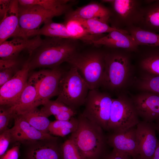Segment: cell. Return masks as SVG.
I'll return each instance as SVG.
<instances>
[{
	"label": "cell",
	"mask_w": 159,
	"mask_h": 159,
	"mask_svg": "<svg viewBox=\"0 0 159 159\" xmlns=\"http://www.w3.org/2000/svg\"><path fill=\"white\" fill-rule=\"evenodd\" d=\"M18 0H12L4 17L0 20V44L11 37H22L19 25Z\"/></svg>",
	"instance_id": "18"
},
{
	"label": "cell",
	"mask_w": 159,
	"mask_h": 159,
	"mask_svg": "<svg viewBox=\"0 0 159 159\" xmlns=\"http://www.w3.org/2000/svg\"><path fill=\"white\" fill-rule=\"evenodd\" d=\"M132 157L127 154L114 149L112 151L105 156L103 159H132Z\"/></svg>",
	"instance_id": "39"
},
{
	"label": "cell",
	"mask_w": 159,
	"mask_h": 159,
	"mask_svg": "<svg viewBox=\"0 0 159 159\" xmlns=\"http://www.w3.org/2000/svg\"><path fill=\"white\" fill-rule=\"evenodd\" d=\"M64 72L59 66L45 70L39 85L37 95L34 108L42 105L51 97L58 96L59 81Z\"/></svg>",
	"instance_id": "14"
},
{
	"label": "cell",
	"mask_w": 159,
	"mask_h": 159,
	"mask_svg": "<svg viewBox=\"0 0 159 159\" xmlns=\"http://www.w3.org/2000/svg\"><path fill=\"white\" fill-rule=\"evenodd\" d=\"M67 19V18H65ZM79 22L91 35H99L104 33L120 30L110 26L108 24L96 19H84L78 18L68 19Z\"/></svg>",
	"instance_id": "27"
},
{
	"label": "cell",
	"mask_w": 159,
	"mask_h": 159,
	"mask_svg": "<svg viewBox=\"0 0 159 159\" xmlns=\"http://www.w3.org/2000/svg\"><path fill=\"white\" fill-rule=\"evenodd\" d=\"M138 116L132 101L122 96L113 98L107 130L125 132L139 122Z\"/></svg>",
	"instance_id": "7"
},
{
	"label": "cell",
	"mask_w": 159,
	"mask_h": 159,
	"mask_svg": "<svg viewBox=\"0 0 159 159\" xmlns=\"http://www.w3.org/2000/svg\"><path fill=\"white\" fill-rule=\"evenodd\" d=\"M102 2L110 4L113 11L111 18L113 17L112 27L124 30L136 24L142 7V1L137 0H106Z\"/></svg>",
	"instance_id": "9"
},
{
	"label": "cell",
	"mask_w": 159,
	"mask_h": 159,
	"mask_svg": "<svg viewBox=\"0 0 159 159\" xmlns=\"http://www.w3.org/2000/svg\"><path fill=\"white\" fill-rule=\"evenodd\" d=\"M30 71L26 60L12 78L0 87V105L11 107L16 103L26 85Z\"/></svg>",
	"instance_id": "10"
},
{
	"label": "cell",
	"mask_w": 159,
	"mask_h": 159,
	"mask_svg": "<svg viewBox=\"0 0 159 159\" xmlns=\"http://www.w3.org/2000/svg\"><path fill=\"white\" fill-rule=\"evenodd\" d=\"M11 141V137L10 129L0 134V156L6 151Z\"/></svg>",
	"instance_id": "35"
},
{
	"label": "cell",
	"mask_w": 159,
	"mask_h": 159,
	"mask_svg": "<svg viewBox=\"0 0 159 159\" xmlns=\"http://www.w3.org/2000/svg\"><path fill=\"white\" fill-rule=\"evenodd\" d=\"M12 0H0V18L1 20L4 17L9 9Z\"/></svg>",
	"instance_id": "40"
},
{
	"label": "cell",
	"mask_w": 159,
	"mask_h": 159,
	"mask_svg": "<svg viewBox=\"0 0 159 159\" xmlns=\"http://www.w3.org/2000/svg\"><path fill=\"white\" fill-rule=\"evenodd\" d=\"M79 121L77 118L72 117L68 121L56 120L51 122L49 133L57 136L64 137L75 132L77 129Z\"/></svg>",
	"instance_id": "25"
},
{
	"label": "cell",
	"mask_w": 159,
	"mask_h": 159,
	"mask_svg": "<svg viewBox=\"0 0 159 159\" xmlns=\"http://www.w3.org/2000/svg\"><path fill=\"white\" fill-rule=\"evenodd\" d=\"M19 148V145L14 146L0 156V159H18Z\"/></svg>",
	"instance_id": "38"
},
{
	"label": "cell",
	"mask_w": 159,
	"mask_h": 159,
	"mask_svg": "<svg viewBox=\"0 0 159 159\" xmlns=\"http://www.w3.org/2000/svg\"><path fill=\"white\" fill-rule=\"evenodd\" d=\"M132 159H142L139 155H137V156L132 157Z\"/></svg>",
	"instance_id": "43"
},
{
	"label": "cell",
	"mask_w": 159,
	"mask_h": 159,
	"mask_svg": "<svg viewBox=\"0 0 159 159\" xmlns=\"http://www.w3.org/2000/svg\"><path fill=\"white\" fill-rule=\"evenodd\" d=\"M77 118L78 128L69 139L74 143L83 159H99L107 144L103 129L82 113Z\"/></svg>",
	"instance_id": "2"
},
{
	"label": "cell",
	"mask_w": 159,
	"mask_h": 159,
	"mask_svg": "<svg viewBox=\"0 0 159 159\" xmlns=\"http://www.w3.org/2000/svg\"><path fill=\"white\" fill-rule=\"evenodd\" d=\"M90 90L77 69L71 66L61 77L57 100L76 110L84 105Z\"/></svg>",
	"instance_id": "4"
},
{
	"label": "cell",
	"mask_w": 159,
	"mask_h": 159,
	"mask_svg": "<svg viewBox=\"0 0 159 159\" xmlns=\"http://www.w3.org/2000/svg\"><path fill=\"white\" fill-rule=\"evenodd\" d=\"M138 87L142 90L159 96V75L149 74L142 78Z\"/></svg>",
	"instance_id": "31"
},
{
	"label": "cell",
	"mask_w": 159,
	"mask_h": 159,
	"mask_svg": "<svg viewBox=\"0 0 159 159\" xmlns=\"http://www.w3.org/2000/svg\"><path fill=\"white\" fill-rule=\"evenodd\" d=\"M42 105L40 110L42 114L47 117L51 115L55 116L64 111L74 110L57 99L55 100H48Z\"/></svg>",
	"instance_id": "30"
},
{
	"label": "cell",
	"mask_w": 159,
	"mask_h": 159,
	"mask_svg": "<svg viewBox=\"0 0 159 159\" xmlns=\"http://www.w3.org/2000/svg\"><path fill=\"white\" fill-rule=\"evenodd\" d=\"M21 5H38L45 9H56L72 0H18Z\"/></svg>",
	"instance_id": "32"
},
{
	"label": "cell",
	"mask_w": 159,
	"mask_h": 159,
	"mask_svg": "<svg viewBox=\"0 0 159 159\" xmlns=\"http://www.w3.org/2000/svg\"><path fill=\"white\" fill-rule=\"evenodd\" d=\"M43 35L47 37H58L74 39L63 23L53 22L52 19L46 21L42 27L30 32L28 38L36 36Z\"/></svg>",
	"instance_id": "23"
},
{
	"label": "cell",
	"mask_w": 159,
	"mask_h": 159,
	"mask_svg": "<svg viewBox=\"0 0 159 159\" xmlns=\"http://www.w3.org/2000/svg\"><path fill=\"white\" fill-rule=\"evenodd\" d=\"M105 67L100 87L113 91L126 83L130 69L128 57L117 52H105Z\"/></svg>",
	"instance_id": "6"
},
{
	"label": "cell",
	"mask_w": 159,
	"mask_h": 159,
	"mask_svg": "<svg viewBox=\"0 0 159 159\" xmlns=\"http://www.w3.org/2000/svg\"><path fill=\"white\" fill-rule=\"evenodd\" d=\"M95 45H104L112 48L127 50H136L138 46L133 37L126 30L120 29L111 32L107 35L92 42Z\"/></svg>",
	"instance_id": "19"
},
{
	"label": "cell",
	"mask_w": 159,
	"mask_h": 159,
	"mask_svg": "<svg viewBox=\"0 0 159 159\" xmlns=\"http://www.w3.org/2000/svg\"><path fill=\"white\" fill-rule=\"evenodd\" d=\"M45 72V70H40L29 76L26 85L17 102L14 105L9 107L14 114H22L34 108L39 85Z\"/></svg>",
	"instance_id": "12"
},
{
	"label": "cell",
	"mask_w": 159,
	"mask_h": 159,
	"mask_svg": "<svg viewBox=\"0 0 159 159\" xmlns=\"http://www.w3.org/2000/svg\"><path fill=\"white\" fill-rule=\"evenodd\" d=\"M19 115L38 130L44 133H49V127L51 122L37 107Z\"/></svg>",
	"instance_id": "26"
},
{
	"label": "cell",
	"mask_w": 159,
	"mask_h": 159,
	"mask_svg": "<svg viewBox=\"0 0 159 159\" xmlns=\"http://www.w3.org/2000/svg\"><path fill=\"white\" fill-rule=\"evenodd\" d=\"M62 159H83L73 142L69 139L61 145Z\"/></svg>",
	"instance_id": "33"
},
{
	"label": "cell",
	"mask_w": 159,
	"mask_h": 159,
	"mask_svg": "<svg viewBox=\"0 0 159 159\" xmlns=\"http://www.w3.org/2000/svg\"><path fill=\"white\" fill-rule=\"evenodd\" d=\"M150 47L152 51L142 60L140 65L149 74L159 75V47Z\"/></svg>",
	"instance_id": "29"
},
{
	"label": "cell",
	"mask_w": 159,
	"mask_h": 159,
	"mask_svg": "<svg viewBox=\"0 0 159 159\" xmlns=\"http://www.w3.org/2000/svg\"><path fill=\"white\" fill-rule=\"evenodd\" d=\"M112 100L108 93L98 89L90 90L82 114L103 130H107Z\"/></svg>",
	"instance_id": "8"
},
{
	"label": "cell",
	"mask_w": 159,
	"mask_h": 159,
	"mask_svg": "<svg viewBox=\"0 0 159 159\" xmlns=\"http://www.w3.org/2000/svg\"><path fill=\"white\" fill-rule=\"evenodd\" d=\"M105 52L93 50L77 52L67 63L75 67L90 90L100 87L105 67Z\"/></svg>",
	"instance_id": "3"
},
{
	"label": "cell",
	"mask_w": 159,
	"mask_h": 159,
	"mask_svg": "<svg viewBox=\"0 0 159 159\" xmlns=\"http://www.w3.org/2000/svg\"><path fill=\"white\" fill-rule=\"evenodd\" d=\"M134 26L159 34V0L142 6Z\"/></svg>",
	"instance_id": "22"
},
{
	"label": "cell",
	"mask_w": 159,
	"mask_h": 159,
	"mask_svg": "<svg viewBox=\"0 0 159 159\" xmlns=\"http://www.w3.org/2000/svg\"><path fill=\"white\" fill-rule=\"evenodd\" d=\"M78 40L47 37L29 55L30 70L38 68H54L67 62L78 51Z\"/></svg>",
	"instance_id": "1"
},
{
	"label": "cell",
	"mask_w": 159,
	"mask_h": 159,
	"mask_svg": "<svg viewBox=\"0 0 159 159\" xmlns=\"http://www.w3.org/2000/svg\"><path fill=\"white\" fill-rule=\"evenodd\" d=\"M138 115L143 121L153 122L159 119V96L146 92L137 95L132 101Z\"/></svg>",
	"instance_id": "16"
},
{
	"label": "cell",
	"mask_w": 159,
	"mask_h": 159,
	"mask_svg": "<svg viewBox=\"0 0 159 159\" xmlns=\"http://www.w3.org/2000/svg\"><path fill=\"white\" fill-rule=\"evenodd\" d=\"M150 159H159V141L155 153Z\"/></svg>",
	"instance_id": "41"
},
{
	"label": "cell",
	"mask_w": 159,
	"mask_h": 159,
	"mask_svg": "<svg viewBox=\"0 0 159 159\" xmlns=\"http://www.w3.org/2000/svg\"><path fill=\"white\" fill-rule=\"evenodd\" d=\"M74 1H72L54 10L46 9L38 5L19 4V22L23 37L28 38V35L30 32L38 29L46 21L52 19L54 17L65 14L71 10Z\"/></svg>",
	"instance_id": "5"
},
{
	"label": "cell",
	"mask_w": 159,
	"mask_h": 159,
	"mask_svg": "<svg viewBox=\"0 0 159 159\" xmlns=\"http://www.w3.org/2000/svg\"><path fill=\"white\" fill-rule=\"evenodd\" d=\"M24 63L21 64L20 60L18 58L5 59H0V70L8 68L19 67Z\"/></svg>",
	"instance_id": "37"
},
{
	"label": "cell",
	"mask_w": 159,
	"mask_h": 159,
	"mask_svg": "<svg viewBox=\"0 0 159 159\" xmlns=\"http://www.w3.org/2000/svg\"><path fill=\"white\" fill-rule=\"evenodd\" d=\"M14 126L10 129L11 141L34 143L57 138L49 133L42 132L31 125L19 114L15 115Z\"/></svg>",
	"instance_id": "13"
},
{
	"label": "cell",
	"mask_w": 159,
	"mask_h": 159,
	"mask_svg": "<svg viewBox=\"0 0 159 159\" xmlns=\"http://www.w3.org/2000/svg\"><path fill=\"white\" fill-rule=\"evenodd\" d=\"M107 144L113 149L125 153L132 157L138 154L136 127L120 133H111L106 137Z\"/></svg>",
	"instance_id": "17"
},
{
	"label": "cell",
	"mask_w": 159,
	"mask_h": 159,
	"mask_svg": "<svg viewBox=\"0 0 159 159\" xmlns=\"http://www.w3.org/2000/svg\"><path fill=\"white\" fill-rule=\"evenodd\" d=\"M15 115L10 110L9 107L5 108L1 105L0 108V133H1L7 130L9 121L14 118Z\"/></svg>",
	"instance_id": "34"
},
{
	"label": "cell",
	"mask_w": 159,
	"mask_h": 159,
	"mask_svg": "<svg viewBox=\"0 0 159 159\" xmlns=\"http://www.w3.org/2000/svg\"><path fill=\"white\" fill-rule=\"evenodd\" d=\"M42 39L40 36L32 38L17 37L10 40H6L0 44V59H10L18 58L22 51L26 50L29 55L41 43Z\"/></svg>",
	"instance_id": "15"
},
{
	"label": "cell",
	"mask_w": 159,
	"mask_h": 159,
	"mask_svg": "<svg viewBox=\"0 0 159 159\" xmlns=\"http://www.w3.org/2000/svg\"><path fill=\"white\" fill-rule=\"evenodd\" d=\"M20 68L15 67L0 70V87L11 79Z\"/></svg>",
	"instance_id": "36"
},
{
	"label": "cell",
	"mask_w": 159,
	"mask_h": 159,
	"mask_svg": "<svg viewBox=\"0 0 159 159\" xmlns=\"http://www.w3.org/2000/svg\"><path fill=\"white\" fill-rule=\"evenodd\" d=\"M156 122L155 124V125L156 130H157L159 133V119L156 120Z\"/></svg>",
	"instance_id": "42"
},
{
	"label": "cell",
	"mask_w": 159,
	"mask_h": 159,
	"mask_svg": "<svg viewBox=\"0 0 159 159\" xmlns=\"http://www.w3.org/2000/svg\"><path fill=\"white\" fill-rule=\"evenodd\" d=\"M133 37L138 45L159 47V34L145 30L135 26L125 29Z\"/></svg>",
	"instance_id": "24"
},
{
	"label": "cell",
	"mask_w": 159,
	"mask_h": 159,
	"mask_svg": "<svg viewBox=\"0 0 159 159\" xmlns=\"http://www.w3.org/2000/svg\"><path fill=\"white\" fill-rule=\"evenodd\" d=\"M136 126L138 154L142 159H150L158 141L156 135L155 124L153 122L143 120L140 121Z\"/></svg>",
	"instance_id": "11"
},
{
	"label": "cell",
	"mask_w": 159,
	"mask_h": 159,
	"mask_svg": "<svg viewBox=\"0 0 159 159\" xmlns=\"http://www.w3.org/2000/svg\"><path fill=\"white\" fill-rule=\"evenodd\" d=\"M65 18L84 19H96L108 24L112 15L111 10L102 4L97 3L89 4L65 14Z\"/></svg>",
	"instance_id": "20"
},
{
	"label": "cell",
	"mask_w": 159,
	"mask_h": 159,
	"mask_svg": "<svg viewBox=\"0 0 159 159\" xmlns=\"http://www.w3.org/2000/svg\"><path fill=\"white\" fill-rule=\"evenodd\" d=\"M57 139L34 142L28 152V159H62L61 146Z\"/></svg>",
	"instance_id": "21"
},
{
	"label": "cell",
	"mask_w": 159,
	"mask_h": 159,
	"mask_svg": "<svg viewBox=\"0 0 159 159\" xmlns=\"http://www.w3.org/2000/svg\"><path fill=\"white\" fill-rule=\"evenodd\" d=\"M63 23L71 35L75 39H80L91 43L97 38L95 35H91L78 21L72 19H65Z\"/></svg>",
	"instance_id": "28"
}]
</instances>
